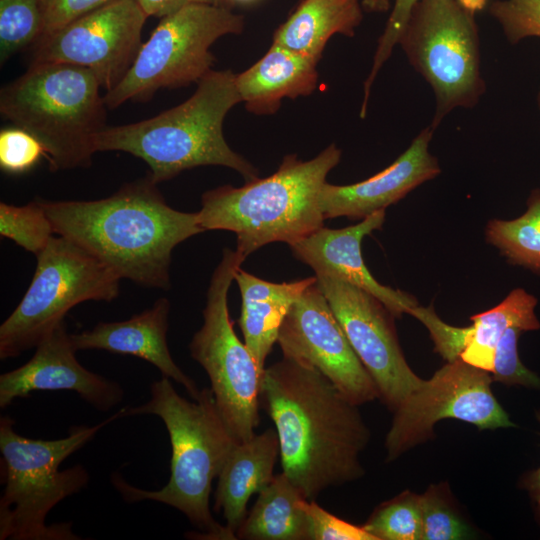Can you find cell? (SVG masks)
<instances>
[{
  "label": "cell",
  "mask_w": 540,
  "mask_h": 540,
  "mask_svg": "<svg viewBox=\"0 0 540 540\" xmlns=\"http://www.w3.org/2000/svg\"><path fill=\"white\" fill-rule=\"evenodd\" d=\"M260 400L275 425L282 472L306 499L364 475L370 430L358 405L320 371L283 357L265 367Z\"/></svg>",
  "instance_id": "cell-1"
},
{
  "label": "cell",
  "mask_w": 540,
  "mask_h": 540,
  "mask_svg": "<svg viewBox=\"0 0 540 540\" xmlns=\"http://www.w3.org/2000/svg\"><path fill=\"white\" fill-rule=\"evenodd\" d=\"M39 200L55 234L145 287L168 289L173 249L204 232L197 212L170 207L149 174L99 200Z\"/></svg>",
  "instance_id": "cell-2"
},
{
  "label": "cell",
  "mask_w": 540,
  "mask_h": 540,
  "mask_svg": "<svg viewBox=\"0 0 540 540\" xmlns=\"http://www.w3.org/2000/svg\"><path fill=\"white\" fill-rule=\"evenodd\" d=\"M155 415L170 438V477L158 490H145L126 482L119 474L112 483L129 503L156 501L182 512L198 529L200 539L233 540L236 536L219 524L210 510L212 482L218 477L231 449L237 443L224 422L210 387L200 390L197 399L177 393L171 380L162 376L150 386L147 402L124 408V417Z\"/></svg>",
  "instance_id": "cell-3"
},
{
  "label": "cell",
  "mask_w": 540,
  "mask_h": 540,
  "mask_svg": "<svg viewBox=\"0 0 540 540\" xmlns=\"http://www.w3.org/2000/svg\"><path fill=\"white\" fill-rule=\"evenodd\" d=\"M241 102L236 74L211 70L183 103L139 122L107 126L95 139V150L122 151L142 159L155 183L199 166H224L246 182L258 170L233 151L223 134L227 113Z\"/></svg>",
  "instance_id": "cell-4"
},
{
  "label": "cell",
  "mask_w": 540,
  "mask_h": 540,
  "mask_svg": "<svg viewBox=\"0 0 540 540\" xmlns=\"http://www.w3.org/2000/svg\"><path fill=\"white\" fill-rule=\"evenodd\" d=\"M340 159L341 150L330 144L308 161L285 156L266 178L208 190L197 212L199 224L204 231L235 233L236 251L245 258L272 242L291 245L324 226L319 195Z\"/></svg>",
  "instance_id": "cell-5"
},
{
  "label": "cell",
  "mask_w": 540,
  "mask_h": 540,
  "mask_svg": "<svg viewBox=\"0 0 540 540\" xmlns=\"http://www.w3.org/2000/svg\"><path fill=\"white\" fill-rule=\"evenodd\" d=\"M100 88L86 68L30 63L24 74L1 88L0 113L42 143L51 171L88 167L96 136L108 126Z\"/></svg>",
  "instance_id": "cell-6"
},
{
  "label": "cell",
  "mask_w": 540,
  "mask_h": 540,
  "mask_svg": "<svg viewBox=\"0 0 540 540\" xmlns=\"http://www.w3.org/2000/svg\"><path fill=\"white\" fill-rule=\"evenodd\" d=\"M124 408L93 426H74L60 439L26 438L9 416L0 418L3 494L0 498L1 540H78L71 523L46 524L49 512L89 482L83 465L59 470L61 463L84 447L107 424L123 417Z\"/></svg>",
  "instance_id": "cell-7"
},
{
  "label": "cell",
  "mask_w": 540,
  "mask_h": 540,
  "mask_svg": "<svg viewBox=\"0 0 540 540\" xmlns=\"http://www.w3.org/2000/svg\"><path fill=\"white\" fill-rule=\"evenodd\" d=\"M475 14L459 0H419L398 40L434 92V130L452 110L475 107L486 91Z\"/></svg>",
  "instance_id": "cell-8"
},
{
  "label": "cell",
  "mask_w": 540,
  "mask_h": 540,
  "mask_svg": "<svg viewBox=\"0 0 540 540\" xmlns=\"http://www.w3.org/2000/svg\"><path fill=\"white\" fill-rule=\"evenodd\" d=\"M243 30L242 15L208 4L188 5L161 17L125 76L103 95L107 108L148 101L163 88L197 84L213 70V43Z\"/></svg>",
  "instance_id": "cell-9"
},
{
  "label": "cell",
  "mask_w": 540,
  "mask_h": 540,
  "mask_svg": "<svg viewBox=\"0 0 540 540\" xmlns=\"http://www.w3.org/2000/svg\"><path fill=\"white\" fill-rule=\"evenodd\" d=\"M37 265L23 298L0 326V359L35 348L65 315L85 301L117 298L120 278L72 241L52 237L36 255Z\"/></svg>",
  "instance_id": "cell-10"
},
{
  "label": "cell",
  "mask_w": 540,
  "mask_h": 540,
  "mask_svg": "<svg viewBox=\"0 0 540 540\" xmlns=\"http://www.w3.org/2000/svg\"><path fill=\"white\" fill-rule=\"evenodd\" d=\"M245 259L236 250H223L207 290L203 324L189 344L190 355L207 373L217 408L237 442L250 439L259 425L263 373L237 337L228 308L231 283Z\"/></svg>",
  "instance_id": "cell-11"
},
{
  "label": "cell",
  "mask_w": 540,
  "mask_h": 540,
  "mask_svg": "<svg viewBox=\"0 0 540 540\" xmlns=\"http://www.w3.org/2000/svg\"><path fill=\"white\" fill-rule=\"evenodd\" d=\"M492 382L489 372L460 358L447 362L394 411L385 439L387 461L430 439L442 419H458L479 430L515 426L494 397Z\"/></svg>",
  "instance_id": "cell-12"
},
{
  "label": "cell",
  "mask_w": 540,
  "mask_h": 540,
  "mask_svg": "<svg viewBox=\"0 0 540 540\" xmlns=\"http://www.w3.org/2000/svg\"><path fill=\"white\" fill-rule=\"evenodd\" d=\"M148 17L136 0H116L40 37L33 45L31 63L86 68L101 88L110 91L133 64Z\"/></svg>",
  "instance_id": "cell-13"
},
{
  "label": "cell",
  "mask_w": 540,
  "mask_h": 540,
  "mask_svg": "<svg viewBox=\"0 0 540 540\" xmlns=\"http://www.w3.org/2000/svg\"><path fill=\"white\" fill-rule=\"evenodd\" d=\"M335 317L391 411L424 381L408 365L390 310L370 293L334 276L315 275Z\"/></svg>",
  "instance_id": "cell-14"
},
{
  "label": "cell",
  "mask_w": 540,
  "mask_h": 540,
  "mask_svg": "<svg viewBox=\"0 0 540 540\" xmlns=\"http://www.w3.org/2000/svg\"><path fill=\"white\" fill-rule=\"evenodd\" d=\"M277 343L283 357L320 371L353 404L379 399L374 380L353 350L317 280L291 306Z\"/></svg>",
  "instance_id": "cell-15"
},
{
  "label": "cell",
  "mask_w": 540,
  "mask_h": 540,
  "mask_svg": "<svg viewBox=\"0 0 540 540\" xmlns=\"http://www.w3.org/2000/svg\"><path fill=\"white\" fill-rule=\"evenodd\" d=\"M35 348L28 362L1 374V409L34 391H73L102 412L123 401L124 390L117 382L89 371L79 363L64 322L49 332Z\"/></svg>",
  "instance_id": "cell-16"
},
{
  "label": "cell",
  "mask_w": 540,
  "mask_h": 540,
  "mask_svg": "<svg viewBox=\"0 0 540 540\" xmlns=\"http://www.w3.org/2000/svg\"><path fill=\"white\" fill-rule=\"evenodd\" d=\"M434 131L430 125L424 128L393 163L364 181L349 185L326 182L319 195L324 218L363 220L438 176L439 162L429 152Z\"/></svg>",
  "instance_id": "cell-17"
},
{
  "label": "cell",
  "mask_w": 540,
  "mask_h": 540,
  "mask_svg": "<svg viewBox=\"0 0 540 540\" xmlns=\"http://www.w3.org/2000/svg\"><path fill=\"white\" fill-rule=\"evenodd\" d=\"M384 220L385 209L345 228L329 229L323 226L289 246L293 256L310 266L315 275L334 276L370 293L395 318H400L419 305L417 299L409 293L380 284L369 272L361 253L363 238L381 229Z\"/></svg>",
  "instance_id": "cell-18"
},
{
  "label": "cell",
  "mask_w": 540,
  "mask_h": 540,
  "mask_svg": "<svg viewBox=\"0 0 540 540\" xmlns=\"http://www.w3.org/2000/svg\"><path fill=\"white\" fill-rule=\"evenodd\" d=\"M170 303L158 299L151 308L118 322H100L90 330L70 334L76 351L100 349L133 355L154 365L162 376L182 385L192 399L200 390L173 360L167 343Z\"/></svg>",
  "instance_id": "cell-19"
},
{
  "label": "cell",
  "mask_w": 540,
  "mask_h": 540,
  "mask_svg": "<svg viewBox=\"0 0 540 540\" xmlns=\"http://www.w3.org/2000/svg\"><path fill=\"white\" fill-rule=\"evenodd\" d=\"M278 457V435L275 429L269 428L237 442L225 460L217 477L214 511L222 512L226 527L235 536L247 515L250 497L274 478Z\"/></svg>",
  "instance_id": "cell-20"
},
{
  "label": "cell",
  "mask_w": 540,
  "mask_h": 540,
  "mask_svg": "<svg viewBox=\"0 0 540 540\" xmlns=\"http://www.w3.org/2000/svg\"><path fill=\"white\" fill-rule=\"evenodd\" d=\"M318 62L272 42L255 64L236 75L245 107L256 115L277 112L284 98L308 96L318 84Z\"/></svg>",
  "instance_id": "cell-21"
},
{
  "label": "cell",
  "mask_w": 540,
  "mask_h": 540,
  "mask_svg": "<svg viewBox=\"0 0 540 540\" xmlns=\"http://www.w3.org/2000/svg\"><path fill=\"white\" fill-rule=\"evenodd\" d=\"M234 280L242 298L238 323L244 343L263 372L265 361L277 342L280 327L288 311L317 278L313 276L291 282L273 283L238 268Z\"/></svg>",
  "instance_id": "cell-22"
},
{
  "label": "cell",
  "mask_w": 540,
  "mask_h": 540,
  "mask_svg": "<svg viewBox=\"0 0 540 540\" xmlns=\"http://www.w3.org/2000/svg\"><path fill=\"white\" fill-rule=\"evenodd\" d=\"M363 12L361 0H302L272 42L319 62L333 35H355Z\"/></svg>",
  "instance_id": "cell-23"
},
{
  "label": "cell",
  "mask_w": 540,
  "mask_h": 540,
  "mask_svg": "<svg viewBox=\"0 0 540 540\" xmlns=\"http://www.w3.org/2000/svg\"><path fill=\"white\" fill-rule=\"evenodd\" d=\"M305 498L282 472L259 493L236 532L237 539L308 540Z\"/></svg>",
  "instance_id": "cell-24"
},
{
  "label": "cell",
  "mask_w": 540,
  "mask_h": 540,
  "mask_svg": "<svg viewBox=\"0 0 540 540\" xmlns=\"http://www.w3.org/2000/svg\"><path fill=\"white\" fill-rule=\"evenodd\" d=\"M537 299L522 288L512 290L497 306L470 317L472 325L461 327L460 359L489 373L493 370L497 344L509 327L538 330Z\"/></svg>",
  "instance_id": "cell-25"
},
{
  "label": "cell",
  "mask_w": 540,
  "mask_h": 540,
  "mask_svg": "<svg viewBox=\"0 0 540 540\" xmlns=\"http://www.w3.org/2000/svg\"><path fill=\"white\" fill-rule=\"evenodd\" d=\"M485 236L508 262L540 274V188L531 191L520 217L489 221Z\"/></svg>",
  "instance_id": "cell-26"
},
{
  "label": "cell",
  "mask_w": 540,
  "mask_h": 540,
  "mask_svg": "<svg viewBox=\"0 0 540 540\" xmlns=\"http://www.w3.org/2000/svg\"><path fill=\"white\" fill-rule=\"evenodd\" d=\"M362 526L375 540H422L420 495L403 491L379 504Z\"/></svg>",
  "instance_id": "cell-27"
},
{
  "label": "cell",
  "mask_w": 540,
  "mask_h": 540,
  "mask_svg": "<svg viewBox=\"0 0 540 540\" xmlns=\"http://www.w3.org/2000/svg\"><path fill=\"white\" fill-rule=\"evenodd\" d=\"M43 33L41 0H0V63L34 45Z\"/></svg>",
  "instance_id": "cell-28"
},
{
  "label": "cell",
  "mask_w": 540,
  "mask_h": 540,
  "mask_svg": "<svg viewBox=\"0 0 540 540\" xmlns=\"http://www.w3.org/2000/svg\"><path fill=\"white\" fill-rule=\"evenodd\" d=\"M0 234L36 256L55 233L40 200L37 199L24 206L1 202Z\"/></svg>",
  "instance_id": "cell-29"
},
{
  "label": "cell",
  "mask_w": 540,
  "mask_h": 540,
  "mask_svg": "<svg viewBox=\"0 0 540 540\" xmlns=\"http://www.w3.org/2000/svg\"><path fill=\"white\" fill-rule=\"evenodd\" d=\"M420 502L423 540H457L471 535L446 483L431 485L420 495Z\"/></svg>",
  "instance_id": "cell-30"
},
{
  "label": "cell",
  "mask_w": 540,
  "mask_h": 540,
  "mask_svg": "<svg viewBox=\"0 0 540 540\" xmlns=\"http://www.w3.org/2000/svg\"><path fill=\"white\" fill-rule=\"evenodd\" d=\"M487 10L510 44L529 37L540 38V0H493Z\"/></svg>",
  "instance_id": "cell-31"
},
{
  "label": "cell",
  "mask_w": 540,
  "mask_h": 540,
  "mask_svg": "<svg viewBox=\"0 0 540 540\" xmlns=\"http://www.w3.org/2000/svg\"><path fill=\"white\" fill-rule=\"evenodd\" d=\"M522 332L518 327H509L504 332L495 350L491 377L493 381L509 386L540 389V377L524 366L518 354V339Z\"/></svg>",
  "instance_id": "cell-32"
},
{
  "label": "cell",
  "mask_w": 540,
  "mask_h": 540,
  "mask_svg": "<svg viewBox=\"0 0 540 540\" xmlns=\"http://www.w3.org/2000/svg\"><path fill=\"white\" fill-rule=\"evenodd\" d=\"M46 157L42 143L26 130L13 126L0 131V167L8 173H23Z\"/></svg>",
  "instance_id": "cell-33"
},
{
  "label": "cell",
  "mask_w": 540,
  "mask_h": 540,
  "mask_svg": "<svg viewBox=\"0 0 540 540\" xmlns=\"http://www.w3.org/2000/svg\"><path fill=\"white\" fill-rule=\"evenodd\" d=\"M418 1L419 0H394L383 33L378 39L371 70L364 82L363 105H361L362 112L367 111L366 109L372 85L380 69L391 56L394 47L398 44V40L408 21L410 13Z\"/></svg>",
  "instance_id": "cell-34"
},
{
  "label": "cell",
  "mask_w": 540,
  "mask_h": 540,
  "mask_svg": "<svg viewBox=\"0 0 540 540\" xmlns=\"http://www.w3.org/2000/svg\"><path fill=\"white\" fill-rule=\"evenodd\" d=\"M308 540H375L363 526L353 525L307 500Z\"/></svg>",
  "instance_id": "cell-35"
},
{
  "label": "cell",
  "mask_w": 540,
  "mask_h": 540,
  "mask_svg": "<svg viewBox=\"0 0 540 540\" xmlns=\"http://www.w3.org/2000/svg\"><path fill=\"white\" fill-rule=\"evenodd\" d=\"M114 1L116 0H41L42 36Z\"/></svg>",
  "instance_id": "cell-36"
},
{
  "label": "cell",
  "mask_w": 540,
  "mask_h": 540,
  "mask_svg": "<svg viewBox=\"0 0 540 540\" xmlns=\"http://www.w3.org/2000/svg\"><path fill=\"white\" fill-rule=\"evenodd\" d=\"M145 13L150 17L161 18L185 6L208 4L226 7L224 0H136ZM229 9V8H228Z\"/></svg>",
  "instance_id": "cell-37"
},
{
  "label": "cell",
  "mask_w": 540,
  "mask_h": 540,
  "mask_svg": "<svg viewBox=\"0 0 540 540\" xmlns=\"http://www.w3.org/2000/svg\"><path fill=\"white\" fill-rule=\"evenodd\" d=\"M535 415L540 423V409L535 412ZM519 486L528 492L533 504L536 521L540 525V466L525 473L519 481Z\"/></svg>",
  "instance_id": "cell-38"
},
{
  "label": "cell",
  "mask_w": 540,
  "mask_h": 540,
  "mask_svg": "<svg viewBox=\"0 0 540 540\" xmlns=\"http://www.w3.org/2000/svg\"><path fill=\"white\" fill-rule=\"evenodd\" d=\"M363 10L368 13H386L391 7V0H361Z\"/></svg>",
  "instance_id": "cell-39"
},
{
  "label": "cell",
  "mask_w": 540,
  "mask_h": 540,
  "mask_svg": "<svg viewBox=\"0 0 540 540\" xmlns=\"http://www.w3.org/2000/svg\"><path fill=\"white\" fill-rule=\"evenodd\" d=\"M465 7L472 10L473 12L477 13L480 11H483L488 3L489 0H459Z\"/></svg>",
  "instance_id": "cell-40"
},
{
  "label": "cell",
  "mask_w": 540,
  "mask_h": 540,
  "mask_svg": "<svg viewBox=\"0 0 540 540\" xmlns=\"http://www.w3.org/2000/svg\"><path fill=\"white\" fill-rule=\"evenodd\" d=\"M224 1H225L226 7L233 10V8L237 6H245L248 4H253L257 2L258 0H224Z\"/></svg>",
  "instance_id": "cell-41"
},
{
  "label": "cell",
  "mask_w": 540,
  "mask_h": 540,
  "mask_svg": "<svg viewBox=\"0 0 540 540\" xmlns=\"http://www.w3.org/2000/svg\"><path fill=\"white\" fill-rule=\"evenodd\" d=\"M537 104H538V107H539V110H540V89H539V92H538V95H537Z\"/></svg>",
  "instance_id": "cell-42"
}]
</instances>
